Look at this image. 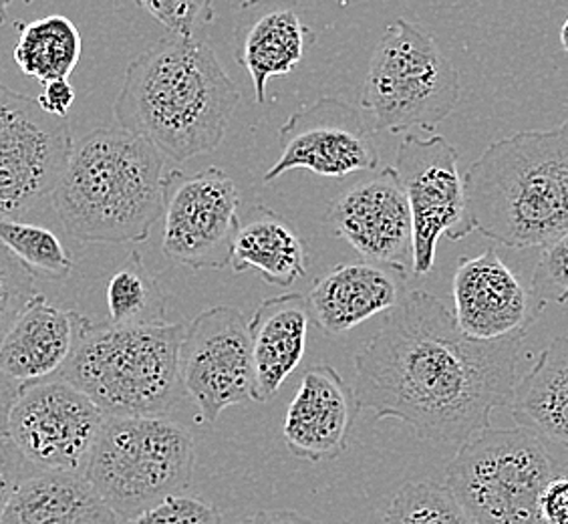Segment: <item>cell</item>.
I'll list each match as a JSON object with an SVG mask.
<instances>
[{
    "mask_svg": "<svg viewBox=\"0 0 568 524\" xmlns=\"http://www.w3.org/2000/svg\"><path fill=\"white\" fill-rule=\"evenodd\" d=\"M0 242L33 273L67 279L73 271V259L65 244L55 232L39 224L0 216Z\"/></svg>",
    "mask_w": 568,
    "mask_h": 524,
    "instance_id": "cell-27",
    "label": "cell"
},
{
    "mask_svg": "<svg viewBox=\"0 0 568 524\" xmlns=\"http://www.w3.org/2000/svg\"><path fill=\"white\" fill-rule=\"evenodd\" d=\"M530 291L542 306L568 303V232L542 246Z\"/></svg>",
    "mask_w": 568,
    "mask_h": 524,
    "instance_id": "cell-30",
    "label": "cell"
},
{
    "mask_svg": "<svg viewBox=\"0 0 568 524\" xmlns=\"http://www.w3.org/2000/svg\"><path fill=\"white\" fill-rule=\"evenodd\" d=\"M22 2H24V4H31V2H33V0H22Z\"/></svg>",
    "mask_w": 568,
    "mask_h": 524,
    "instance_id": "cell-40",
    "label": "cell"
},
{
    "mask_svg": "<svg viewBox=\"0 0 568 524\" xmlns=\"http://www.w3.org/2000/svg\"><path fill=\"white\" fill-rule=\"evenodd\" d=\"M395 170L404 184L414 226V274L427 276L436 264L442 236L458 242L474 232L466 206L458 150L442 135H405Z\"/></svg>",
    "mask_w": 568,
    "mask_h": 524,
    "instance_id": "cell-11",
    "label": "cell"
},
{
    "mask_svg": "<svg viewBox=\"0 0 568 524\" xmlns=\"http://www.w3.org/2000/svg\"><path fill=\"white\" fill-rule=\"evenodd\" d=\"M39 108L49 113L65 120L67 113L75 103V88L69 83V79H53L43 83V91L37 95Z\"/></svg>",
    "mask_w": 568,
    "mask_h": 524,
    "instance_id": "cell-35",
    "label": "cell"
},
{
    "mask_svg": "<svg viewBox=\"0 0 568 524\" xmlns=\"http://www.w3.org/2000/svg\"><path fill=\"white\" fill-rule=\"evenodd\" d=\"M51 196L75 241L145 242L164 216V155L132 131L99 128L73 145Z\"/></svg>",
    "mask_w": 568,
    "mask_h": 524,
    "instance_id": "cell-3",
    "label": "cell"
},
{
    "mask_svg": "<svg viewBox=\"0 0 568 524\" xmlns=\"http://www.w3.org/2000/svg\"><path fill=\"white\" fill-rule=\"evenodd\" d=\"M526 335L470 337L437 296L409 291L353 357L359 412L395 417L419 440L459 446L513 402Z\"/></svg>",
    "mask_w": 568,
    "mask_h": 524,
    "instance_id": "cell-1",
    "label": "cell"
},
{
    "mask_svg": "<svg viewBox=\"0 0 568 524\" xmlns=\"http://www.w3.org/2000/svg\"><path fill=\"white\" fill-rule=\"evenodd\" d=\"M0 524H120L81 472L37 470L14 491Z\"/></svg>",
    "mask_w": 568,
    "mask_h": 524,
    "instance_id": "cell-21",
    "label": "cell"
},
{
    "mask_svg": "<svg viewBox=\"0 0 568 524\" xmlns=\"http://www.w3.org/2000/svg\"><path fill=\"white\" fill-rule=\"evenodd\" d=\"M170 33L192 37L200 24L214 19V0H135Z\"/></svg>",
    "mask_w": 568,
    "mask_h": 524,
    "instance_id": "cell-32",
    "label": "cell"
},
{
    "mask_svg": "<svg viewBox=\"0 0 568 524\" xmlns=\"http://www.w3.org/2000/svg\"><path fill=\"white\" fill-rule=\"evenodd\" d=\"M471 229L508 249L568 232V121L490 143L464 175Z\"/></svg>",
    "mask_w": 568,
    "mask_h": 524,
    "instance_id": "cell-4",
    "label": "cell"
},
{
    "mask_svg": "<svg viewBox=\"0 0 568 524\" xmlns=\"http://www.w3.org/2000/svg\"><path fill=\"white\" fill-rule=\"evenodd\" d=\"M180 377L206 424L232 405L258 404L248 321L236 306H210L186 325Z\"/></svg>",
    "mask_w": 568,
    "mask_h": 524,
    "instance_id": "cell-10",
    "label": "cell"
},
{
    "mask_svg": "<svg viewBox=\"0 0 568 524\" xmlns=\"http://www.w3.org/2000/svg\"><path fill=\"white\" fill-rule=\"evenodd\" d=\"M234 273L256 271L264 283L288 289L306 274L305 242L274 210L258 206L246 224H241L232 246Z\"/></svg>",
    "mask_w": 568,
    "mask_h": 524,
    "instance_id": "cell-24",
    "label": "cell"
},
{
    "mask_svg": "<svg viewBox=\"0 0 568 524\" xmlns=\"http://www.w3.org/2000/svg\"><path fill=\"white\" fill-rule=\"evenodd\" d=\"M105 295L113 325L165 321V295L138 251H133L128 262L111 276Z\"/></svg>",
    "mask_w": 568,
    "mask_h": 524,
    "instance_id": "cell-26",
    "label": "cell"
},
{
    "mask_svg": "<svg viewBox=\"0 0 568 524\" xmlns=\"http://www.w3.org/2000/svg\"><path fill=\"white\" fill-rule=\"evenodd\" d=\"M560 44H562V51L568 53V17L567 21L562 22V27H560Z\"/></svg>",
    "mask_w": 568,
    "mask_h": 524,
    "instance_id": "cell-38",
    "label": "cell"
},
{
    "mask_svg": "<svg viewBox=\"0 0 568 524\" xmlns=\"http://www.w3.org/2000/svg\"><path fill=\"white\" fill-rule=\"evenodd\" d=\"M555 476V462L530 430L490 426L459 444L446 486L474 524H542L540 496Z\"/></svg>",
    "mask_w": 568,
    "mask_h": 524,
    "instance_id": "cell-7",
    "label": "cell"
},
{
    "mask_svg": "<svg viewBox=\"0 0 568 524\" xmlns=\"http://www.w3.org/2000/svg\"><path fill=\"white\" fill-rule=\"evenodd\" d=\"M19 41L14 44V61L22 75L47 83L69 79L81 59V33L75 22L63 14H51L39 21L14 24Z\"/></svg>",
    "mask_w": 568,
    "mask_h": 524,
    "instance_id": "cell-25",
    "label": "cell"
},
{
    "mask_svg": "<svg viewBox=\"0 0 568 524\" xmlns=\"http://www.w3.org/2000/svg\"><path fill=\"white\" fill-rule=\"evenodd\" d=\"M462 83L436 39L417 22H392L369 59L361 105L379 131L436 130L458 105Z\"/></svg>",
    "mask_w": 568,
    "mask_h": 524,
    "instance_id": "cell-8",
    "label": "cell"
},
{
    "mask_svg": "<svg viewBox=\"0 0 568 524\" xmlns=\"http://www.w3.org/2000/svg\"><path fill=\"white\" fill-rule=\"evenodd\" d=\"M239 103L241 91L212 47L170 33L130 61L113 113L164 158L186 162L224 142Z\"/></svg>",
    "mask_w": 568,
    "mask_h": 524,
    "instance_id": "cell-2",
    "label": "cell"
},
{
    "mask_svg": "<svg viewBox=\"0 0 568 524\" xmlns=\"http://www.w3.org/2000/svg\"><path fill=\"white\" fill-rule=\"evenodd\" d=\"M236 59L252 79L256 103L266 101L273 77L288 75L305 57L308 29L291 0H248L244 4Z\"/></svg>",
    "mask_w": 568,
    "mask_h": 524,
    "instance_id": "cell-19",
    "label": "cell"
},
{
    "mask_svg": "<svg viewBox=\"0 0 568 524\" xmlns=\"http://www.w3.org/2000/svg\"><path fill=\"white\" fill-rule=\"evenodd\" d=\"M34 472L37 468L22 456L21 450L14 446L11 437H0V516L21 482L27 481Z\"/></svg>",
    "mask_w": 568,
    "mask_h": 524,
    "instance_id": "cell-33",
    "label": "cell"
},
{
    "mask_svg": "<svg viewBox=\"0 0 568 524\" xmlns=\"http://www.w3.org/2000/svg\"><path fill=\"white\" fill-rule=\"evenodd\" d=\"M33 274L0 242V343L37 295Z\"/></svg>",
    "mask_w": 568,
    "mask_h": 524,
    "instance_id": "cell-29",
    "label": "cell"
},
{
    "mask_svg": "<svg viewBox=\"0 0 568 524\" xmlns=\"http://www.w3.org/2000/svg\"><path fill=\"white\" fill-rule=\"evenodd\" d=\"M382 524H474L446 484L409 482L387 506Z\"/></svg>",
    "mask_w": 568,
    "mask_h": 524,
    "instance_id": "cell-28",
    "label": "cell"
},
{
    "mask_svg": "<svg viewBox=\"0 0 568 524\" xmlns=\"http://www.w3.org/2000/svg\"><path fill=\"white\" fill-rule=\"evenodd\" d=\"M375 133L372 118L355 105L339 98H321L295 111L281 128V155L264 174V182H274L296 168H306L323 178L377 170Z\"/></svg>",
    "mask_w": 568,
    "mask_h": 524,
    "instance_id": "cell-14",
    "label": "cell"
},
{
    "mask_svg": "<svg viewBox=\"0 0 568 524\" xmlns=\"http://www.w3.org/2000/svg\"><path fill=\"white\" fill-rule=\"evenodd\" d=\"M242 524H321L305 514L286 508H263L251 514Z\"/></svg>",
    "mask_w": 568,
    "mask_h": 524,
    "instance_id": "cell-36",
    "label": "cell"
},
{
    "mask_svg": "<svg viewBox=\"0 0 568 524\" xmlns=\"http://www.w3.org/2000/svg\"><path fill=\"white\" fill-rule=\"evenodd\" d=\"M61 118L37 99L0 85V216L19 214L53 194L73 152Z\"/></svg>",
    "mask_w": 568,
    "mask_h": 524,
    "instance_id": "cell-12",
    "label": "cell"
},
{
    "mask_svg": "<svg viewBox=\"0 0 568 524\" xmlns=\"http://www.w3.org/2000/svg\"><path fill=\"white\" fill-rule=\"evenodd\" d=\"M88 318L34 295L0 343V367L19 385L55 380L71 360Z\"/></svg>",
    "mask_w": 568,
    "mask_h": 524,
    "instance_id": "cell-18",
    "label": "cell"
},
{
    "mask_svg": "<svg viewBox=\"0 0 568 524\" xmlns=\"http://www.w3.org/2000/svg\"><path fill=\"white\" fill-rule=\"evenodd\" d=\"M186 325L89 323L55 380L88 393L105 415H165L186 395L180 377Z\"/></svg>",
    "mask_w": 568,
    "mask_h": 524,
    "instance_id": "cell-5",
    "label": "cell"
},
{
    "mask_svg": "<svg viewBox=\"0 0 568 524\" xmlns=\"http://www.w3.org/2000/svg\"><path fill=\"white\" fill-rule=\"evenodd\" d=\"M452 295L458 328L484 341L528 333L545 311L494 249L458 262Z\"/></svg>",
    "mask_w": 568,
    "mask_h": 524,
    "instance_id": "cell-16",
    "label": "cell"
},
{
    "mask_svg": "<svg viewBox=\"0 0 568 524\" xmlns=\"http://www.w3.org/2000/svg\"><path fill=\"white\" fill-rule=\"evenodd\" d=\"M540 523L568 524V476H555L540 496Z\"/></svg>",
    "mask_w": 568,
    "mask_h": 524,
    "instance_id": "cell-34",
    "label": "cell"
},
{
    "mask_svg": "<svg viewBox=\"0 0 568 524\" xmlns=\"http://www.w3.org/2000/svg\"><path fill=\"white\" fill-rule=\"evenodd\" d=\"M325 220L363 259L385 264L402 276L414 273L412 212L394 165L341 192Z\"/></svg>",
    "mask_w": 568,
    "mask_h": 524,
    "instance_id": "cell-15",
    "label": "cell"
},
{
    "mask_svg": "<svg viewBox=\"0 0 568 524\" xmlns=\"http://www.w3.org/2000/svg\"><path fill=\"white\" fill-rule=\"evenodd\" d=\"M239 208V188L216 165L196 174L165 172V256L196 273L226 269L241 230Z\"/></svg>",
    "mask_w": 568,
    "mask_h": 524,
    "instance_id": "cell-9",
    "label": "cell"
},
{
    "mask_svg": "<svg viewBox=\"0 0 568 524\" xmlns=\"http://www.w3.org/2000/svg\"><path fill=\"white\" fill-rule=\"evenodd\" d=\"M12 0H0V24H4L7 22V17H9V4H11Z\"/></svg>",
    "mask_w": 568,
    "mask_h": 524,
    "instance_id": "cell-39",
    "label": "cell"
},
{
    "mask_svg": "<svg viewBox=\"0 0 568 524\" xmlns=\"http://www.w3.org/2000/svg\"><path fill=\"white\" fill-rule=\"evenodd\" d=\"M308 306L296 293L264 299L248 323L258 404L268 402L305 357Z\"/></svg>",
    "mask_w": 568,
    "mask_h": 524,
    "instance_id": "cell-22",
    "label": "cell"
},
{
    "mask_svg": "<svg viewBox=\"0 0 568 524\" xmlns=\"http://www.w3.org/2000/svg\"><path fill=\"white\" fill-rule=\"evenodd\" d=\"M120 524H222V514L212 504L180 492Z\"/></svg>",
    "mask_w": 568,
    "mask_h": 524,
    "instance_id": "cell-31",
    "label": "cell"
},
{
    "mask_svg": "<svg viewBox=\"0 0 568 524\" xmlns=\"http://www.w3.org/2000/svg\"><path fill=\"white\" fill-rule=\"evenodd\" d=\"M108 415L65 380L21 385L9 415L7 436L37 470H85Z\"/></svg>",
    "mask_w": 568,
    "mask_h": 524,
    "instance_id": "cell-13",
    "label": "cell"
},
{
    "mask_svg": "<svg viewBox=\"0 0 568 524\" xmlns=\"http://www.w3.org/2000/svg\"><path fill=\"white\" fill-rule=\"evenodd\" d=\"M19 392H21V385L0 367V437H7L9 415H11L12 404L19 397Z\"/></svg>",
    "mask_w": 568,
    "mask_h": 524,
    "instance_id": "cell-37",
    "label": "cell"
},
{
    "mask_svg": "<svg viewBox=\"0 0 568 524\" xmlns=\"http://www.w3.org/2000/svg\"><path fill=\"white\" fill-rule=\"evenodd\" d=\"M516 426L568 449V337L552 339L514 385Z\"/></svg>",
    "mask_w": 568,
    "mask_h": 524,
    "instance_id": "cell-23",
    "label": "cell"
},
{
    "mask_svg": "<svg viewBox=\"0 0 568 524\" xmlns=\"http://www.w3.org/2000/svg\"><path fill=\"white\" fill-rule=\"evenodd\" d=\"M359 414L355 392L331 365H315L303 375L284 414V442L296 458H339L349 444Z\"/></svg>",
    "mask_w": 568,
    "mask_h": 524,
    "instance_id": "cell-17",
    "label": "cell"
},
{
    "mask_svg": "<svg viewBox=\"0 0 568 524\" xmlns=\"http://www.w3.org/2000/svg\"><path fill=\"white\" fill-rule=\"evenodd\" d=\"M402 283L394 274L367 262L339 264L317 279L308 303L318 328L327 335H343L361 323L394 309Z\"/></svg>",
    "mask_w": 568,
    "mask_h": 524,
    "instance_id": "cell-20",
    "label": "cell"
},
{
    "mask_svg": "<svg viewBox=\"0 0 568 524\" xmlns=\"http://www.w3.org/2000/svg\"><path fill=\"white\" fill-rule=\"evenodd\" d=\"M194 462V437L164 415H108L83 474L125 521L186 491Z\"/></svg>",
    "mask_w": 568,
    "mask_h": 524,
    "instance_id": "cell-6",
    "label": "cell"
}]
</instances>
